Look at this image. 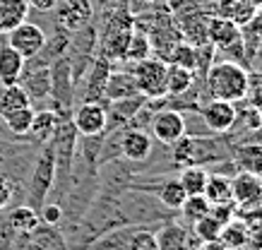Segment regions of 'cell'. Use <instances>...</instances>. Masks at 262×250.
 <instances>
[{"mask_svg": "<svg viewBox=\"0 0 262 250\" xmlns=\"http://www.w3.org/2000/svg\"><path fill=\"white\" fill-rule=\"evenodd\" d=\"M207 89L212 99H224V101H243L250 92V77L248 73L233 60H222V63L209 65L207 70Z\"/></svg>", "mask_w": 262, "mask_h": 250, "instance_id": "obj_1", "label": "cell"}, {"mask_svg": "<svg viewBox=\"0 0 262 250\" xmlns=\"http://www.w3.org/2000/svg\"><path fill=\"white\" fill-rule=\"evenodd\" d=\"M58 166H56V152H53V145H46L41 149V154L36 156V164H34L32 171V183H29V207L39 212V207L46 200L48 190L56 180Z\"/></svg>", "mask_w": 262, "mask_h": 250, "instance_id": "obj_2", "label": "cell"}, {"mask_svg": "<svg viewBox=\"0 0 262 250\" xmlns=\"http://www.w3.org/2000/svg\"><path fill=\"white\" fill-rule=\"evenodd\" d=\"M207 41L214 49L224 53H236V58H243V46H246V34L238 25H233L226 17H209L207 19Z\"/></svg>", "mask_w": 262, "mask_h": 250, "instance_id": "obj_3", "label": "cell"}, {"mask_svg": "<svg viewBox=\"0 0 262 250\" xmlns=\"http://www.w3.org/2000/svg\"><path fill=\"white\" fill-rule=\"evenodd\" d=\"M137 92L144 99H159L166 97V63L159 58H144L133 67Z\"/></svg>", "mask_w": 262, "mask_h": 250, "instance_id": "obj_4", "label": "cell"}, {"mask_svg": "<svg viewBox=\"0 0 262 250\" xmlns=\"http://www.w3.org/2000/svg\"><path fill=\"white\" fill-rule=\"evenodd\" d=\"M8 46L15 49L24 60H29L46 49V34L41 27L32 25V22H22L8 34Z\"/></svg>", "mask_w": 262, "mask_h": 250, "instance_id": "obj_5", "label": "cell"}, {"mask_svg": "<svg viewBox=\"0 0 262 250\" xmlns=\"http://www.w3.org/2000/svg\"><path fill=\"white\" fill-rule=\"evenodd\" d=\"M108 123V111L103 108L99 101H87L82 104L75 116H72V125L82 138H99Z\"/></svg>", "mask_w": 262, "mask_h": 250, "instance_id": "obj_6", "label": "cell"}, {"mask_svg": "<svg viewBox=\"0 0 262 250\" xmlns=\"http://www.w3.org/2000/svg\"><path fill=\"white\" fill-rule=\"evenodd\" d=\"M231 200L236 210H248L255 204H262V176L241 171L231 178Z\"/></svg>", "mask_w": 262, "mask_h": 250, "instance_id": "obj_7", "label": "cell"}, {"mask_svg": "<svg viewBox=\"0 0 262 250\" xmlns=\"http://www.w3.org/2000/svg\"><path fill=\"white\" fill-rule=\"evenodd\" d=\"M58 8V25L68 32H80L92 22L94 8L89 0H60Z\"/></svg>", "mask_w": 262, "mask_h": 250, "instance_id": "obj_8", "label": "cell"}, {"mask_svg": "<svg viewBox=\"0 0 262 250\" xmlns=\"http://www.w3.org/2000/svg\"><path fill=\"white\" fill-rule=\"evenodd\" d=\"M202 121L207 123V128L212 130V132H229L233 128V123L238 121V108H236V104H231V101L212 99L202 108Z\"/></svg>", "mask_w": 262, "mask_h": 250, "instance_id": "obj_9", "label": "cell"}, {"mask_svg": "<svg viewBox=\"0 0 262 250\" xmlns=\"http://www.w3.org/2000/svg\"><path fill=\"white\" fill-rule=\"evenodd\" d=\"M151 132L157 135L159 142L173 145L176 140L185 135V118L178 111H161L151 118Z\"/></svg>", "mask_w": 262, "mask_h": 250, "instance_id": "obj_10", "label": "cell"}, {"mask_svg": "<svg viewBox=\"0 0 262 250\" xmlns=\"http://www.w3.org/2000/svg\"><path fill=\"white\" fill-rule=\"evenodd\" d=\"M120 152L130 162H144L151 154V138L144 130H125L120 140Z\"/></svg>", "mask_w": 262, "mask_h": 250, "instance_id": "obj_11", "label": "cell"}, {"mask_svg": "<svg viewBox=\"0 0 262 250\" xmlns=\"http://www.w3.org/2000/svg\"><path fill=\"white\" fill-rule=\"evenodd\" d=\"M24 60L15 49L10 46H0V84L10 87V84H19L24 75Z\"/></svg>", "mask_w": 262, "mask_h": 250, "instance_id": "obj_12", "label": "cell"}, {"mask_svg": "<svg viewBox=\"0 0 262 250\" xmlns=\"http://www.w3.org/2000/svg\"><path fill=\"white\" fill-rule=\"evenodd\" d=\"M29 3L27 0H0V34H10L17 25L27 22Z\"/></svg>", "mask_w": 262, "mask_h": 250, "instance_id": "obj_13", "label": "cell"}, {"mask_svg": "<svg viewBox=\"0 0 262 250\" xmlns=\"http://www.w3.org/2000/svg\"><path fill=\"white\" fill-rule=\"evenodd\" d=\"M137 84L133 73H111L106 80V89H103V97L108 101H120V99H130L137 97Z\"/></svg>", "mask_w": 262, "mask_h": 250, "instance_id": "obj_14", "label": "cell"}, {"mask_svg": "<svg viewBox=\"0 0 262 250\" xmlns=\"http://www.w3.org/2000/svg\"><path fill=\"white\" fill-rule=\"evenodd\" d=\"M166 63L178 65V67H185V70L195 73L200 65V49L192 46V43H188V41H178L166 53Z\"/></svg>", "mask_w": 262, "mask_h": 250, "instance_id": "obj_15", "label": "cell"}, {"mask_svg": "<svg viewBox=\"0 0 262 250\" xmlns=\"http://www.w3.org/2000/svg\"><path fill=\"white\" fill-rule=\"evenodd\" d=\"M236 166L238 171H246V173H255V176H262V145H241L236 147Z\"/></svg>", "mask_w": 262, "mask_h": 250, "instance_id": "obj_16", "label": "cell"}, {"mask_svg": "<svg viewBox=\"0 0 262 250\" xmlns=\"http://www.w3.org/2000/svg\"><path fill=\"white\" fill-rule=\"evenodd\" d=\"M58 113L56 111H34V121L29 128V135L39 142H48V140L56 135L58 130Z\"/></svg>", "mask_w": 262, "mask_h": 250, "instance_id": "obj_17", "label": "cell"}, {"mask_svg": "<svg viewBox=\"0 0 262 250\" xmlns=\"http://www.w3.org/2000/svg\"><path fill=\"white\" fill-rule=\"evenodd\" d=\"M219 241L226 245V250H238L246 248L248 241V226L241 221L238 217H233L231 221L222 226V234H219Z\"/></svg>", "mask_w": 262, "mask_h": 250, "instance_id": "obj_18", "label": "cell"}, {"mask_svg": "<svg viewBox=\"0 0 262 250\" xmlns=\"http://www.w3.org/2000/svg\"><path fill=\"white\" fill-rule=\"evenodd\" d=\"M10 226L19 231V234H34L36 229H39L41 219H39V212L29 207V204H22V207H15V210L10 212Z\"/></svg>", "mask_w": 262, "mask_h": 250, "instance_id": "obj_19", "label": "cell"}, {"mask_svg": "<svg viewBox=\"0 0 262 250\" xmlns=\"http://www.w3.org/2000/svg\"><path fill=\"white\" fill-rule=\"evenodd\" d=\"M209 200V204H224V202H233L231 200V178L222 176V173H214V176L207 178L205 193H202Z\"/></svg>", "mask_w": 262, "mask_h": 250, "instance_id": "obj_20", "label": "cell"}, {"mask_svg": "<svg viewBox=\"0 0 262 250\" xmlns=\"http://www.w3.org/2000/svg\"><path fill=\"white\" fill-rule=\"evenodd\" d=\"M192 84V73L185 70V67H178V65L166 63V94L171 97H181L185 94Z\"/></svg>", "mask_w": 262, "mask_h": 250, "instance_id": "obj_21", "label": "cell"}, {"mask_svg": "<svg viewBox=\"0 0 262 250\" xmlns=\"http://www.w3.org/2000/svg\"><path fill=\"white\" fill-rule=\"evenodd\" d=\"M3 121H5L10 132L17 135V138L29 135V128H32V121H34V108L32 106H24V108L8 111V113H3Z\"/></svg>", "mask_w": 262, "mask_h": 250, "instance_id": "obj_22", "label": "cell"}, {"mask_svg": "<svg viewBox=\"0 0 262 250\" xmlns=\"http://www.w3.org/2000/svg\"><path fill=\"white\" fill-rule=\"evenodd\" d=\"M24 106H32V97L24 92L22 84L3 87V92H0V116L8 111H15V108H24Z\"/></svg>", "mask_w": 262, "mask_h": 250, "instance_id": "obj_23", "label": "cell"}, {"mask_svg": "<svg viewBox=\"0 0 262 250\" xmlns=\"http://www.w3.org/2000/svg\"><path fill=\"white\" fill-rule=\"evenodd\" d=\"M207 178H209V173L202 166H185L181 178H178V183L185 190V195H202L207 186Z\"/></svg>", "mask_w": 262, "mask_h": 250, "instance_id": "obj_24", "label": "cell"}, {"mask_svg": "<svg viewBox=\"0 0 262 250\" xmlns=\"http://www.w3.org/2000/svg\"><path fill=\"white\" fill-rule=\"evenodd\" d=\"M151 56V41L147 39V34L144 32H133L130 34V41H127L125 46V53H123V60L127 63H140L144 58Z\"/></svg>", "mask_w": 262, "mask_h": 250, "instance_id": "obj_25", "label": "cell"}, {"mask_svg": "<svg viewBox=\"0 0 262 250\" xmlns=\"http://www.w3.org/2000/svg\"><path fill=\"white\" fill-rule=\"evenodd\" d=\"M108 75H111L108 58L101 56L94 63V73H92V80H89V89H87L89 101H96L99 97H103V89H106V80H108Z\"/></svg>", "mask_w": 262, "mask_h": 250, "instance_id": "obj_26", "label": "cell"}, {"mask_svg": "<svg viewBox=\"0 0 262 250\" xmlns=\"http://www.w3.org/2000/svg\"><path fill=\"white\" fill-rule=\"evenodd\" d=\"M185 229L181 226H166L159 236H157V243H159V250H185Z\"/></svg>", "mask_w": 262, "mask_h": 250, "instance_id": "obj_27", "label": "cell"}, {"mask_svg": "<svg viewBox=\"0 0 262 250\" xmlns=\"http://www.w3.org/2000/svg\"><path fill=\"white\" fill-rule=\"evenodd\" d=\"M185 190L181 188V183L178 180H166L164 186H161V190H159V200L166 204L168 210H181V204L185 202Z\"/></svg>", "mask_w": 262, "mask_h": 250, "instance_id": "obj_28", "label": "cell"}, {"mask_svg": "<svg viewBox=\"0 0 262 250\" xmlns=\"http://www.w3.org/2000/svg\"><path fill=\"white\" fill-rule=\"evenodd\" d=\"M209 207H212V204H209V200H207L205 195H188L185 202L181 204V212L190 219V221H198V219L209 214Z\"/></svg>", "mask_w": 262, "mask_h": 250, "instance_id": "obj_29", "label": "cell"}, {"mask_svg": "<svg viewBox=\"0 0 262 250\" xmlns=\"http://www.w3.org/2000/svg\"><path fill=\"white\" fill-rule=\"evenodd\" d=\"M195 224V236H198L202 243H207V241H216L219 238V234H222V224L216 221L212 214H207V217H202V219H198V221H192Z\"/></svg>", "mask_w": 262, "mask_h": 250, "instance_id": "obj_30", "label": "cell"}, {"mask_svg": "<svg viewBox=\"0 0 262 250\" xmlns=\"http://www.w3.org/2000/svg\"><path fill=\"white\" fill-rule=\"evenodd\" d=\"M125 250H159V243H157V234H151V231H133L130 238H127V245Z\"/></svg>", "mask_w": 262, "mask_h": 250, "instance_id": "obj_31", "label": "cell"}, {"mask_svg": "<svg viewBox=\"0 0 262 250\" xmlns=\"http://www.w3.org/2000/svg\"><path fill=\"white\" fill-rule=\"evenodd\" d=\"M41 221H43V224L46 226H56L58 221H60V219H63V210H60V204H43V207H41Z\"/></svg>", "mask_w": 262, "mask_h": 250, "instance_id": "obj_32", "label": "cell"}, {"mask_svg": "<svg viewBox=\"0 0 262 250\" xmlns=\"http://www.w3.org/2000/svg\"><path fill=\"white\" fill-rule=\"evenodd\" d=\"M12 195H15V188H12V183H10L8 178L0 176V210L10 207V202H12Z\"/></svg>", "mask_w": 262, "mask_h": 250, "instance_id": "obj_33", "label": "cell"}, {"mask_svg": "<svg viewBox=\"0 0 262 250\" xmlns=\"http://www.w3.org/2000/svg\"><path fill=\"white\" fill-rule=\"evenodd\" d=\"M243 29H246L248 34H253L257 41H262V10H257V12H255L253 19H250V22H248Z\"/></svg>", "mask_w": 262, "mask_h": 250, "instance_id": "obj_34", "label": "cell"}, {"mask_svg": "<svg viewBox=\"0 0 262 250\" xmlns=\"http://www.w3.org/2000/svg\"><path fill=\"white\" fill-rule=\"evenodd\" d=\"M246 245L250 250H262V226H250V229H248Z\"/></svg>", "mask_w": 262, "mask_h": 250, "instance_id": "obj_35", "label": "cell"}, {"mask_svg": "<svg viewBox=\"0 0 262 250\" xmlns=\"http://www.w3.org/2000/svg\"><path fill=\"white\" fill-rule=\"evenodd\" d=\"M27 3H29V8L41 10V12H48L58 5V0H27Z\"/></svg>", "mask_w": 262, "mask_h": 250, "instance_id": "obj_36", "label": "cell"}, {"mask_svg": "<svg viewBox=\"0 0 262 250\" xmlns=\"http://www.w3.org/2000/svg\"><path fill=\"white\" fill-rule=\"evenodd\" d=\"M200 250H226V245H224L219 238L216 241H207V243H202V248Z\"/></svg>", "mask_w": 262, "mask_h": 250, "instance_id": "obj_37", "label": "cell"}, {"mask_svg": "<svg viewBox=\"0 0 262 250\" xmlns=\"http://www.w3.org/2000/svg\"><path fill=\"white\" fill-rule=\"evenodd\" d=\"M248 3H250L255 10H262V0H248Z\"/></svg>", "mask_w": 262, "mask_h": 250, "instance_id": "obj_38", "label": "cell"}]
</instances>
